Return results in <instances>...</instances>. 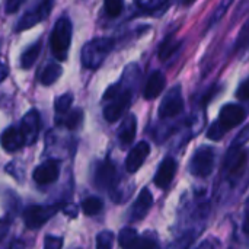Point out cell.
Wrapping results in <instances>:
<instances>
[{"mask_svg": "<svg viewBox=\"0 0 249 249\" xmlns=\"http://www.w3.org/2000/svg\"><path fill=\"white\" fill-rule=\"evenodd\" d=\"M83 121V112L82 109H73V111H67L64 114H58L57 115V124L63 125L69 130H74L77 128Z\"/></svg>", "mask_w": 249, "mask_h": 249, "instance_id": "18", "label": "cell"}, {"mask_svg": "<svg viewBox=\"0 0 249 249\" xmlns=\"http://www.w3.org/2000/svg\"><path fill=\"white\" fill-rule=\"evenodd\" d=\"M10 229V220L9 219H0V241L4 239V236L9 233Z\"/></svg>", "mask_w": 249, "mask_h": 249, "instance_id": "34", "label": "cell"}, {"mask_svg": "<svg viewBox=\"0 0 249 249\" xmlns=\"http://www.w3.org/2000/svg\"><path fill=\"white\" fill-rule=\"evenodd\" d=\"M7 74H9V67L4 63L0 61V83L7 77Z\"/></svg>", "mask_w": 249, "mask_h": 249, "instance_id": "36", "label": "cell"}, {"mask_svg": "<svg viewBox=\"0 0 249 249\" xmlns=\"http://www.w3.org/2000/svg\"><path fill=\"white\" fill-rule=\"evenodd\" d=\"M71 32H73L71 20L66 16H61L53 28V32L50 35V47L53 55L58 61H64L67 58V53L71 42Z\"/></svg>", "mask_w": 249, "mask_h": 249, "instance_id": "2", "label": "cell"}, {"mask_svg": "<svg viewBox=\"0 0 249 249\" xmlns=\"http://www.w3.org/2000/svg\"><path fill=\"white\" fill-rule=\"evenodd\" d=\"M165 85H166V77L162 71H153L150 74V77L147 79L146 85H144V89H143V96L149 101L158 98L162 90L165 89Z\"/></svg>", "mask_w": 249, "mask_h": 249, "instance_id": "16", "label": "cell"}, {"mask_svg": "<svg viewBox=\"0 0 249 249\" xmlns=\"http://www.w3.org/2000/svg\"><path fill=\"white\" fill-rule=\"evenodd\" d=\"M107 101L108 104L104 108V118L108 123H115L123 117V114L131 105V101H133L131 88H123V83L120 82L118 92Z\"/></svg>", "mask_w": 249, "mask_h": 249, "instance_id": "3", "label": "cell"}, {"mask_svg": "<svg viewBox=\"0 0 249 249\" xmlns=\"http://www.w3.org/2000/svg\"><path fill=\"white\" fill-rule=\"evenodd\" d=\"M248 44V23H245L238 36V48H245Z\"/></svg>", "mask_w": 249, "mask_h": 249, "instance_id": "32", "label": "cell"}, {"mask_svg": "<svg viewBox=\"0 0 249 249\" xmlns=\"http://www.w3.org/2000/svg\"><path fill=\"white\" fill-rule=\"evenodd\" d=\"M61 73H63V69H61V66L58 63H50L39 73V82L44 86L53 85V83H55L60 79Z\"/></svg>", "mask_w": 249, "mask_h": 249, "instance_id": "20", "label": "cell"}, {"mask_svg": "<svg viewBox=\"0 0 249 249\" xmlns=\"http://www.w3.org/2000/svg\"><path fill=\"white\" fill-rule=\"evenodd\" d=\"M58 210V206H29L23 212V223L29 229H38L45 225Z\"/></svg>", "mask_w": 249, "mask_h": 249, "instance_id": "7", "label": "cell"}, {"mask_svg": "<svg viewBox=\"0 0 249 249\" xmlns=\"http://www.w3.org/2000/svg\"><path fill=\"white\" fill-rule=\"evenodd\" d=\"M159 244L153 238H139L137 248H158Z\"/></svg>", "mask_w": 249, "mask_h": 249, "instance_id": "31", "label": "cell"}, {"mask_svg": "<svg viewBox=\"0 0 249 249\" xmlns=\"http://www.w3.org/2000/svg\"><path fill=\"white\" fill-rule=\"evenodd\" d=\"M181 48V41L178 38H175L174 35H169L165 38V41L160 44L159 47V60L160 61H166L169 60L175 53H178Z\"/></svg>", "mask_w": 249, "mask_h": 249, "instance_id": "19", "label": "cell"}, {"mask_svg": "<svg viewBox=\"0 0 249 249\" xmlns=\"http://www.w3.org/2000/svg\"><path fill=\"white\" fill-rule=\"evenodd\" d=\"M247 118V111L244 107L238 105V104H226L225 107H222L220 112H219V120L217 123L220 124V127L225 131H229L235 127H238L239 124H242Z\"/></svg>", "mask_w": 249, "mask_h": 249, "instance_id": "9", "label": "cell"}, {"mask_svg": "<svg viewBox=\"0 0 249 249\" xmlns=\"http://www.w3.org/2000/svg\"><path fill=\"white\" fill-rule=\"evenodd\" d=\"M71 104H73V95L71 93H64V95L57 96L54 101V109H55L57 115L67 112L70 109Z\"/></svg>", "mask_w": 249, "mask_h": 249, "instance_id": "24", "label": "cell"}, {"mask_svg": "<svg viewBox=\"0 0 249 249\" xmlns=\"http://www.w3.org/2000/svg\"><path fill=\"white\" fill-rule=\"evenodd\" d=\"M114 244V233L109 231H102L96 235V245L101 249H109Z\"/></svg>", "mask_w": 249, "mask_h": 249, "instance_id": "28", "label": "cell"}, {"mask_svg": "<svg viewBox=\"0 0 249 249\" xmlns=\"http://www.w3.org/2000/svg\"><path fill=\"white\" fill-rule=\"evenodd\" d=\"M60 177V162L57 159H47L34 169L32 178L38 185H50Z\"/></svg>", "mask_w": 249, "mask_h": 249, "instance_id": "11", "label": "cell"}, {"mask_svg": "<svg viewBox=\"0 0 249 249\" xmlns=\"http://www.w3.org/2000/svg\"><path fill=\"white\" fill-rule=\"evenodd\" d=\"M39 128H41V117H39L38 111L36 109L28 111L23 115L20 125H19V130L22 133L25 144L32 146L36 142L38 134H39Z\"/></svg>", "mask_w": 249, "mask_h": 249, "instance_id": "10", "label": "cell"}, {"mask_svg": "<svg viewBox=\"0 0 249 249\" xmlns=\"http://www.w3.org/2000/svg\"><path fill=\"white\" fill-rule=\"evenodd\" d=\"M136 131H137V118L134 115H128L121 127L118 128V139L123 144V147H127L133 143L136 139Z\"/></svg>", "mask_w": 249, "mask_h": 249, "instance_id": "17", "label": "cell"}, {"mask_svg": "<svg viewBox=\"0 0 249 249\" xmlns=\"http://www.w3.org/2000/svg\"><path fill=\"white\" fill-rule=\"evenodd\" d=\"M236 96L241 99V101H247L249 96L248 93V80H244L241 83V86L238 88V92H236Z\"/></svg>", "mask_w": 249, "mask_h": 249, "instance_id": "33", "label": "cell"}, {"mask_svg": "<svg viewBox=\"0 0 249 249\" xmlns=\"http://www.w3.org/2000/svg\"><path fill=\"white\" fill-rule=\"evenodd\" d=\"M115 42L112 38H93L86 42L82 48L80 60L83 67L89 70H96L102 66L105 58L112 51Z\"/></svg>", "mask_w": 249, "mask_h": 249, "instance_id": "1", "label": "cell"}, {"mask_svg": "<svg viewBox=\"0 0 249 249\" xmlns=\"http://www.w3.org/2000/svg\"><path fill=\"white\" fill-rule=\"evenodd\" d=\"M44 247H45L47 249L61 248V247H63V238L47 235V236H45V241H44Z\"/></svg>", "mask_w": 249, "mask_h": 249, "instance_id": "30", "label": "cell"}, {"mask_svg": "<svg viewBox=\"0 0 249 249\" xmlns=\"http://www.w3.org/2000/svg\"><path fill=\"white\" fill-rule=\"evenodd\" d=\"M152 204H153V196H152V193L147 188L142 190L140 194H139V197L136 198L133 207H131V216H130V219L133 222L142 220L143 217H146V214L152 209Z\"/></svg>", "mask_w": 249, "mask_h": 249, "instance_id": "15", "label": "cell"}, {"mask_svg": "<svg viewBox=\"0 0 249 249\" xmlns=\"http://www.w3.org/2000/svg\"><path fill=\"white\" fill-rule=\"evenodd\" d=\"M0 144L9 153L18 152L22 146H25V142H23V137H22L19 127L10 125V127L4 128L1 136H0Z\"/></svg>", "mask_w": 249, "mask_h": 249, "instance_id": "14", "label": "cell"}, {"mask_svg": "<svg viewBox=\"0 0 249 249\" xmlns=\"http://www.w3.org/2000/svg\"><path fill=\"white\" fill-rule=\"evenodd\" d=\"M225 133H226V131L220 127V124H219L217 121H214V123L210 125L209 131H207V137H209L210 140L217 142V140H220V139L225 136Z\"/></svg>", "mask_w": 249, "mask_h": 249, "instance_id": "29", "label": "cell"}, {"mask_svg": "<svg viewBox=\"0 0 249 249\" xmlns=\"http://www.w3.org/2000/svg\"><path fill=\"white\" fill-rule=\"evenodd\" d=\"M177 168H178L177 160L174 158H166L160 163V166H159V169H158V172L155 175V179H153L155 181V185L159 187V188H162V190L168 188L171 185L172 179L175 178Z\"/></svg>", "mask_w": 249, "mask_h": 249, "instance_id": "13", "label": "cell"}, {"mask_svg": "<svg viewBox=\"0 0 249 249\" xmlns=\"http://www.w3.org/2000/svg\"><path fill=\"white\" fill-rule=\"evenodd\" d=\"M20 3H22V0H7V1H6V12H7V13L16 12V10L19 9Z\"/></svg>", "mask_w": 249, "mask_h": 249, "instance_id": "35", "label": "cell"}, {"mask_svg": "<svg viewBox=\"0 0 249 249\" xmlns=\"http://www.w3.org/2000/svg\"><path fill=\"white\" fill-rule=\"evenodd\" d=\"M194 1H196V0H184L185 4H191V3H194Z\"/></svg>", "mask_w": 249, "mask_h": 249, "instance_id": "37", "label": "cell"}, {"mask_svg": "<svg viewBox=\"0 0 249 249\" xmlns=\"http://www.w3.org/2000/svg\"><path fill=\"white\" fill-rule=\"evenodd\" d=\"M150 153V146L147 142H140L137 143L128 153L127 159H125V169L130 172V174H134L137 172L142 165L144 163V160L147 159Z\"/></svg>", "mask_w": 249, "mask_h": 249, "instance_id": "12", "label": "cell"}, {"mask_svg": "<svg viewBox=\"0 0 249 249\" xmlns=\"http://www.w3.org/2000/svg\"><path fill=\"white\" fill-rule=\"evenodd\" d=\"M214 162H216L214 149L210 146H203L194 153V156L190 162V172L194 177L206 178L213 172Z\"/></svg>", "mask_w": 249, "mask_h": 249, "instance_id": "5", "label": "cell"}, {"mask_svg": "<svg viewBox=\"0 0 249 249\" xmlns=\"http://www.w3.org/2000/svg\"><path fill=\"white\" fill-rule=\"evenodd\" d=\"M137 242H139V235L131 228L123 229L118 235V244L123 248H134L137 247Z\"/></svg>", "mask_w": 249, "mask_h": 249, "instance_id": "23", "label": "cell"}, {"mask_svg": "<svg viewBox=\"0 0 249 249\" xmlns=\"http://www.w3.org/2000/svg\"><path fill=\"white\" fill-rule=\"evenodd\" d=\"M104 209V201L99 197L90 196L82 201V210L86 216H96L102 212Z\"/></svg>", "mask_w": 249, "mask_h": 249, "instance_id": "22", "label": "cell"}, {"mask_svg": "<svg viewBox=\"0 0 249 249\" xmlns=\"http://www.w3.org/2000/svg\"><path fill=\"white\" fill-rule=\"evenodd\" d=\"M233 3V0H222L220 3H219V6L216 7V10L213 12V15H212V18H210V20H209V28L213 25V23H217L225 15H226V10L229 9V6Z\"/></svg>", "mask_w": 249, "mask_h": 249, "instance_id": "26", "label": "cell"}, {"mask_svg": "<svg viewBox=\"0 0 249 249\" xmlns=\"http://www.w3.org/2000/svg\"><path fill=\"white\" fill-rule=\"evenodd\" d=\"M53 4H54V0H41L38 4L28 9L20 16V19L18 20L15 29L18 32H22V31H26V29L38 25L39 22L45 20L48 18V15L51 13V10H53Z\"/></svg>", "mask_w": 249, "mask_h": 249, "instance_id": "4", "label": "cell"}, {"mask_svg": "<svg viewBox=\"0 0 249 249\" xmlns=\"http://www.w3.org/2000/svg\"><path fill=\"white\" fill-rule=\"evenodd\" d=\"M117 182V168L112 160L105 159L95 163L93 168V184L99 190H111Z\"/></svg>", "mask_w": 249, "mask_h": 249, "instance_id": "8", "label": "cell"}, {"mask_svg": "<svg viewBox=\"0 0 249 249\" xmlns=\"http://www.w3.org/2000/svg\"><path fill=\"white\" fill-rule=\"evenodd\" d=\"M104 7L109 18H117L124 9V0H104Z\"/></svg>", "mask_w": 249, "mask_h": 249, "instance_id": "25", "label": "cell"}, {"mask_svg": "<svg viewBox=\"0 0 249 249\" xmlns=\"http://www.w3.org/2000/svg\"><path fill=\"white\" fill-rule=\"evenodd\" d=\"M166 1H168V0H136L137 6H139L142 10L149 12V13L162 9V7L166 4Z\"/></svg>", "mask_w": 249, "mask_h": 249, "instance_id": "27", "label": "cell"}, {"mask_svg": "<svg viewBox=\"0 0 249 249\" xmlns=\"http://www.w3.org/2000/svg\"><path fill=\"white\" fill-rule=\"evenodd\" d=\"M41 47H42V42L41 39L39 41H35L34 44H31L28 48H25V51L22 53L20 55V66L22 69H29L35 64L39 53H41Z\"/></svg>", "mask_w": 249, "mask_h": 249, "instance_id": "21", "label": "cell"}, {"mask_svg": "<svg viewBox=\"0 0 249 249\" xmlns=\"http://www.w3.org/2000/svg\"><path fill=\"white\" fill-rule=\"evenodd\" d=\"M184 109V98H182V89L179 85L174 86L168 90L165 98L162 99L159 105V118H174L178 114H181Z\"/></svg>", "mask_w": 249, "mask_h": 249, "instance_id": "6", "label": "cell"}]
</instances>
